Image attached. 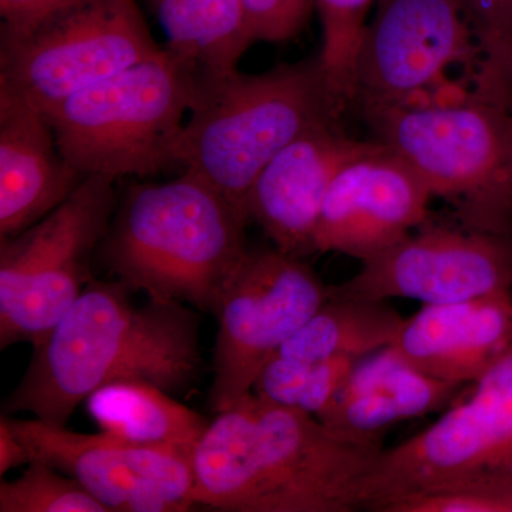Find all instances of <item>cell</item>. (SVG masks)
<instances>
[{
  "mask_svg": "<svg viewBox=\"0 0 512 512\" xmlns=\"http://www.w3.org/2000/svg\"><path fill=\"white\" fill-rule=\"evenodd\" d=\"M382 437L245 394L217 413L191 454L195 504L231 512L366 510Z\"/></svg>",
  "mask_w": 512,
  "mask_h": 512,
  "instance_id": "1",
  "label": "cell"
},
{
  "mask_svg": "<svg viewBox=\"0 0 512 512\" xmlns=\"http://www.w3.org/2000/svg\"><path fill=\"white\" fill-rule=\"evenodd\" d=\"M123 281H92L42 342L3 414L30 413L67 426L74 410L111 383L187 389L201 365L200 323L181 302L144 306Z\"/></svg>",
  "mask_w": 512,
  "mask_h": 512,
  "instance_id": "2",
  "label": "cell"
},
{
  "mask_svg": "<svg viewBox=\"0 0 512 512\" xmlns=\"http://www.w3.org/2000/svg\"><path fill=\"white\" fill-rule=\"evenodd\" d=\"M248 220L244 208L188 170L167 183L134 184L101 242L104 262L133 292L212 313L247 254Z\"/></svg>",
  "mask_w": 512,
  "mask_h": 512,
  "instance_id": "3",
  "label": "cell"
},
{
  "mask_svg": "<svg viewBox=\"0 0 512 512\" xmlns=\"http://www.w3.org/2000/svg\"><path fill=\"white\" fill-rule=\"evenodd\" d=\"M319 56L259 74L197 77L175 164L200 175L238 207L266 164L320 124L339 121ZM247 211V210H245Z\"/></svg>",
  "mask_w": 512,
  "mask_h": 512,
  "instance_id": "4",
  "label": "cell"
},
{
  "mask_svg": "<svg viewBox=\"0 0 512 512\" xmlns=\"http://www.w3.org/2000/svg\"><path fill=\"white\" fill-rule=\"evenodd\" d=\"M380 141L403 158L453 218L477 231L512 232V114L478 97L453 104L367 107Z\"/></svg>",
  "mask_w": 512,
  "mask_h": 512,
  "instance_id": "5",
  "label": "cell"
},
{
  "mask_svg": "<svg viewBox=\"0 0 512 512\" xmlns=\"http://www.w3.org/2000/svg\"><path fill=\"white\" fill-rule=\"evenodd\" d=\"M195 92L194 69L163 47L45 114L60 151L80 173L151 177L175 165Z\"/></svg>",
  "mask_w": 512,
  "mask_h": 512,
  "instance_id": "6",
  "label": "cell"
},
{
  "mask_svg": "<svg viewBox=\"0 0 512 512\" xmlns=\"http://www.w3.org/2000/svg\"><path fill=\"white\" fill-rule=\"evenodd\" d=\"M436 491L488 495L507 512L512 494V343L470 392L412 439L380 456L369 485L367 507L387 505Z\"/></svg>",
  "mask_w": 512,
  "mask_h": 512,
  "instance_id": "7",
  "label": "cell"
},
{
  "mask_svg": "<svg viewBox=\"0 0 512 512\" xmlns=\"http://www.w3.org/2000/svg\"><path fill=\"white\" fill-rule=\"evenodd\" d=\"M114 178L87 175L45 218L0 241V349L49 335L92 281L117 207Z\"/></svg>",
  "mask_w": 512,
  "mask_h": 512,
  "instance_id": "8",
  "label": "cell"
},
{
  "mask_svg": "<svg viewBox=\"0 0 512 512\" xmlns=\"http://www.w3.org/2000/svg\"><path fill=\"white\" fill-rule=\"evenodd\" d=\"M161 50L136 0H79L28 29L0 32V92L46 113Z\"/></svg>",
  "mask_w": 512,
  "mask_h": 512,
  "instance_id": "9",
  "label": "cell"
},
{
  "mask_svg": "<svg viewBox=\"0 0 512 512\" xmlns=\"http://www.w3.org/2000/svg\"><path fill=\"white\" fill-rule=\"evenodd\" d=\"M329 298L302 258L279 249L247 251L224 282L214 315L218 322L210 407L215 414L252 392L269 359Z\"/></svg>",
  "mask_w": 512,
  "mask_h": 512,
  "instance_id": "10",
  "label": "cell"
},
{
  "mask_svg": "<svg viewBox=\"0 0 512 512\" xmlns=\"http://www.w3.org/2000/svg\"><path fill=\"white\" fill-rule=\"evenodd\" d=\"M512 291V232L477 231L427 218L399 244L362 262L355 276L329 286L333 298L443 305Z\"/></svg>",
  "mask_w": 512,
  "mask_h": 512,
  "instance_id": "11",
  "label": "cell"
},
{
  "mask_svg": "<svg viewBox=\"0 0 512 512\" xmlns=\"http://www.w3.org/2000/svg\"><path fill=\"white\" fill-rule=\"evenodd\" d=\"M33 460L73 477L110 512H183L195 504L191 456L109 433L83 434L3 414Z\"/></svg>",
  "mask_w": 512,
  "mask_h": 512,
  "instance_id": "12",
  "label": "cell"
},
{
  "mask_svg": "<svg viewBox=\"0 0 512 512\" xmlns=\"http://www.w3.org/2000/svg\"><path fill=\"white\" fill-rule=\"evenodd\" d=\"M473 53L476 33L457 0H376L357 50L355 101L409 103Z\"/></svg>",
  "mask_w": 512,
  "mask_h": 512,
  "instance_id": "13",
  "label": "cell"
},
{
  "mask_svg": "<svg viewBox=\"0 0 512 512\" xmlns=\"http://www.w3.org/2000/svg\"><path fill=\"white\" fill-rule=\"evenodd\" d=\"M433 195L402 157L372 140L343 165L320 214L313 254L365 262L399 244L429 218Z\"/></svg>",
  "mask_w": 512,
  "mask_h": 512,
  "instance_id": "14",
  "label": "cell"
},
{
  "mask_svg": "<svg viewBox=\"0 0 512 512\" xmlns=\"http://www.w3.org/2000/svg\"><path fill=\"white\" fill-rule=\"evenodd\" d=\"M370 141L348 137L339 121L320 124L293 140L255 178L245 200L254 220L285 254H313V237L330 185L343 165Z\"/></svg>",
  "mask_w": 512,
  "mask_h": 512,
  "instance_id": "15",
  "label": "cell"
},
{
  "mask_svg": "<svg viewBox=\"0 0 512 512\" xmlns=\"http://www.w3.org/2000/svg\"><path fill=\"white\" fill-rule=\"evenodd\" d=\"M512 343V291L471 301L423 305L404 319L390 348L441 382L480 379Z\"/></svg>",
  "mask_w": 512,
  "mask_h": 512,
  "instance_id": "16",
  "label": "cell"
},
{
  "mask_svg": "<svg viewBox=\"0 0 512 512\" xmlns=\"http://www.w3.org/2000/svg\"><path fill=\"white\" fill-rule=\"evenodd\" d=\"M86 177L63 156L43 111L0 92V241L45 218Z\"/></svg>",
  "mask_w": 512,
  "mask_h": 512,
  "instance_id": "17",
  "label": "cell"
},
{
  "mask_svg": "<svg viewBox=\"0 0 512 512\" xmlns=\"http://www.w3.org/2000/svg\"><path fill=\"white\" fill-rule=\"evenodd\" d=\"M460 389L424 375L387 346L356 363L345 386L318 419L343 433L382 437L384 430L400 421L450 406Z\"/></svg>",
  "mask_w": 512,
  "mask_h": 512,
  "instance_id": "18",
  "label": "cell"
},
{
  "mask_svg": "<svg viewBox=\"0 0 512 512\" xmlns=\"http://www.w3.org/2000/svg\"><path fill=\"white\" fill-rule=\"evenodd\" d=\"M168 50L197 77L227 76L254 45L242 0H148Z\"/></svg>",
  "mask_w": 512,
  "mask_h": 512,
  "instance_id": "19",
  "label": "cell"
},
{
  "mask_svg": "<svg viewBox=\"0 0 512 512\" xmlns=\"http://www.w3.org/2000/svg\"><path fill=\"white\" fill-rule=\"evenodd\" d=\"M101 431L144 446L192 454L208 423L170 393L143 382L107 384L86 400Z\"/></svg>",
  "mask_w": 512,
  "mask_h": 512,
  "instance_id": "20",
  "label": "cell"
},
{
  "mask_svg": "<svg viewBox=\"0 0 512 512\" xmlns=\"http://www.w3.org/2000/svg\"><path fill=\"white\" fill-rule=\"evenodd\" d=\"M404 318L386 302L333 298L316 311L276 355L293 359H363L387 348Z\"/></svg>",
  "mask_w": 512,
  "mask_h": 512,
  "instance_id": "21",
  "label": "cell"
},
{
  "mask_svg": "<svg viewBox=\"0 0 512 512\" xmlns=\"http://www.w3.org/2000/svg\"><path fill=\"white\" fill-rule=\"evenodd\" d=\"M357 362L352 357L308 362L275 355L256 376L252 392L269 402L319 417L345 386Z\"/></svg>",
  "mask_w": 512,
  "mask_h": 512,
  "instance_id": "22",
  "label": "cell"
},
{
  "mask_svg": "<svg viewBox=\"0 0 512 512\" xmlns=\"http://www.w3.org/2000/svg\"><path fill=\"white\" fill-rule=\"evenodd\" d=\"M376 0H316L322 23L320 64L343 110L355 101L357 50Z\"/></svg>",
  "mask_w": 512,
  "mask_h": 512,
  "instance_id": "23",
  "label": "cell"
},
{
  "mask_svg": "<svg viewBox=\"0 0 512 512\" xmlns=\"http://www.w3.org/2000/svg\"><path fill=\"white\" fill-rule=\"evenodd\" d=\"M0 512H110L79 481L42 460L0 484Z\"/></svg>",
  "mask_w": 512,
  "mask_h": 512,
  "instance_id": "24",
  "label": "cell"
},
{
  "mask_svg": "<svg viewBox=\"0 0 512 512\" xmlns=\"http://www.w3.org/2000/svg\"><path fill=\"white\" fill-rule=\"evenodd\" d=\"M474 33L477 60L470 94L512 114V6Z\"/></svg>",
  "mask_w": 512,
  "mask_h": 512,
  "instance_id": "25",
  "label": "cell"
},
{
  "mask_svg": "<svg viewBox=\"0 0 512 512\" xmlns=\"http://www.w3.org/2000/svg\"><path fill=\"white\" fill-rule=\"evenodd\" d=\"M242 6L254 43H281L305 28L316 0H242Z\"/></svg>",
  "mask_w": 512,
  "mask_h": 512,
  "instance_id": "26",
  "label": "cell"
},
{
  "mask_svg": "<svg viewBox=\"0 0 512 512\" xmlns=\"http://www.w3.org/2000/svg\"><path fill=\"white\" fill-rule=\"evenodd\" d=\"M79 0H0V32L28 29L39 20Z\"/></svg>",
  "mask_w": 512,
  "mask_h": 512,
  "instance_id": "27",
  "label": "cell"
},
{
  "mask_svg": "<svg viewBox=\"0 0 512 512\" xmlns=\"http://www.w3.org/2000/svg\"><path fill=\"white\" fill-rule=\"evenodd\" d=\"M29 448L16 436L6 417H0V476H5L12 468L32 463Z\"/></svg>",
  "mask_w": 512,
  "mask_h": 512,
  "instance_id": "28",
  "label": "cell"
},
{
  "mask_svg": "<svg viewBox=\"0 0 512 512\" xmlns=\"http://www.w3.org/2000/svg\"><path fill=\"white\" fill-rule=\"evenodd\" d=\"M473 29L480 28L510 9L512 0H457Z\"/></svg>",
  "mask_w": 512,
  "mask_h": 512,
  "instance_id": "29",
  "label": "cell"
}]
</instances>
